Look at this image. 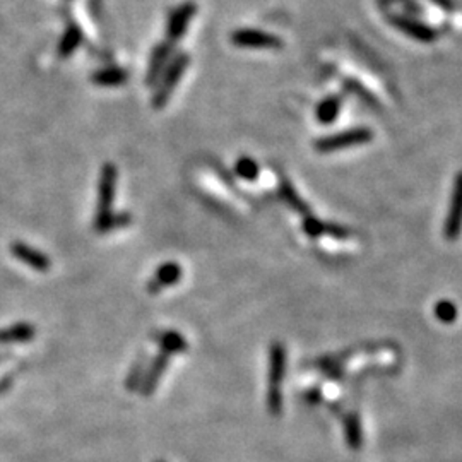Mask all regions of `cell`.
<instances>
[{"label":"cell","mask_w":462,"mask_h":462,"mask_svg":"<svg viewBox=\"0 0 462 462\" xmlns=\"http://www.w3.org/2000/svg\"><path fill=\"white\" fill-rule=\"evenodd\" d=\"M286 375V347L283 342H272L269 347V387H267V409L278 416L283 411V380Z\"/></svg>","instance_id":"6da1fadb"},{"label":"cell","mask_w":462,"mask_h":462,"mask_svg":"<svg viewBox=\"0 0 462 462\" xmlns=\"http://www.w3.org/2000/svg\"><path fill=\"white\" fill-rule=\"evenodd\" d=\"M191 64V57L187 53H180L177 57H173L167 65V69L161 74L160 81H158V88L154 91L153 96V108L161 110L167 106L169 98H172L173 91H175L177 84L180 82L181 76H184L185 70L188 69Z\"/></svg>","instance_id":"7a4b0ae2"},{"label":"cell","mask_w":462,"mask_h":462,"mask_svg":"<svg viewBox=\"0 0 462 462\" xmlns=\"http://www.w3.org/2000/svg\"><path fill=\"white\" fill-rule=\"evenodd\" d=\"M372 139H373L372 129L357 127L351 130H345V132L341 134H334V136H327L323 137V139H319L315 142V149H317L319 153H335V151H342V149L363 146Z\"/></svg>","instance_id":"3957f363"},{"label":"cell","mask_w":462,"mask_h":462,"mask_svg":"<svg viewBox=\"0 0 462 462\" xmlns=\"http://www.w3.org/2000/svg\"><path fill=\"white\" fill-rule=\"evenodd\" d=\"M118 181V169L115 165L105 163L101 167L100 180H98V203H96V216L94 219L103 218L108 212H112L113 199H115Z\"/></svg>","instance_id":"277c9868"},{"label":"cell","mask_w":462,"mask_h":462,"mask_svg":"<svg viewBox=\"0 0 462 462\" xmlns=\"http://www.w3.org/2000/svg\"><path fill=\"white\" fill-rule=\"evenodd\" d=\"M233 45L240 49H255V50H278L283 46V41L272 33H266L260 30H252V27H243V30L233 31L231 34Z\"/></svg>","instance_id":"5b68a950"},{"label":"cell","mask_w":462,"mask_h":462,"mask_svg":"<svg viewBox=\"0 0 462 462\" xmlns=\"http://www.w3.org/2000/svg\"><path fill=\"white\" fill-rule=\"evenodd\" d=\"M462 233V172L454 180L452 197H450L449 214L444 223V235L449 242H454Z\"/></svg>","instance_id":"8992f818"},{"label":"cell","mask_w":462,"mask_h":462,"mask_svg":"<svg viewBox=\"0 0 462 462\" xmlns=\"http://www.w3.org/2000/svg\"><path fill=\"white\" fill-rule=\"evenodd\" d=\"M197 13V6L193 2H184L172 11L167 23V37L169 43L179 41L185 37L193 15Z\"/></svg>","instance_id":"52a82bcc"},{"label":"cell","mask_w":462,"mask_h":462,"mask_svg":"<svg viewBox=\"0 0 462 462\" xmlns=\"http://www.w3.org/2000/svg\"><path fill=\"white\" fill-rule=\"evenodd\" d=\"M181 276H184V271H181L180 264L169 260V262L161 264V266L158 267L156 272L153 274V278L148 281L146 290L151 295H158L160 291H163L165 288L175 286L181 279Z\"/></svg>","instance_id":"ba28073f"},{"label":"cell","mask_w":462,"mask_h":462,"mask_svg":"<svg viewBox=\"0 0 462 462\" xmlns=\"http://www.w3.org/2000/svg\"><path fill=\"white\" fill-rule=\"evenodd\" d=\"M11 254L14 259H18L19 262L26 264L31 269L37 272H49L51 267V260L49 255H45L43 252L37 250V248L30 247V245L23 242H14L11 245Z\"/></svg>","instance_id":"9c48e42d"},{"label":"cell","mask_w":462,"mask_h":462,"mask_svg":"<svg viewBox=\"0 0 462 462\" xmlns=\"http://www.w3.org/2000/svg\"><path fill=\"white\" fill-rule=\"evenodd\" d=\"M169 365V354L167 353H158V357H154L149 361L148 370H146L144 378H142V384L139 387V394L142 397H151L156 390V387L160 385L161 377L167 372Z\"/></svg>","instance_id":"30bf717a"},{"label":"cell","mask_w":462,"mask_h":462,"mask_svg":"<svg viewBox=\"0 0 462 462\" xmlns=\"http://www.w3.org/2000/svg\"><path fill=\"white\" fill-rule=\"evenodd\" d=\"M172 51H173V43H169L168 39L154 46L151 53V60H149L148 72H146V84L148 86L158 84L161 74H163V70L167 69V65L169 64Z\"/></svg>","instance_id":"8fae6325"},{"label":"cell","mask_w":462,"mask_h":462,"mask_svg":"<svg viewBox=\"0 0 462 462\" xmlns=\"http://www.w3.org/2000/svg\"><path fill=\"white\" fill-rule=\"evenodd\" d=\"M392 25L396 26L397 30H401L402 33L408 34V37L418 39V41L432 43L438 38V33L435 30H433V27L426 26L420 21H414V19L402 18V15H394Z\"/></svg>","instance_id":"7c38bea8"},{"label":"cell","mask_w":462,"mask_h":462,"mask_svg":"<svg viewBox=\"0 0 462 462\" xmlns=\"http://www.w3.org/2000/svg\"><path fill=\"white\" fill-rule=\"evenodd\" d=\"M153 341L161 347V353H167L169 357L172 354L185 353L188 349L187 339L180 333H177V331H161V333H156L153 335Z\"/></svg>","instance_id":"4fadbf2b"},{"label":"cell","mask_w":462,"mask_h":462,"mask_svg":"<svg viewBox=\"0 0 462 462\" xmlns=\"http://www.w3.org/2000/svg\"><path fill=\"white\" fill-rule=\"evenodd\" d=\"M37 335V327L27 322H18L14 326L0 329V345H15V342H27Z\"/></svg>","instance_id":"5bb4252c"},{"label":"cell","mask_w":462,"mask_h":462,"mask_svg":"<svg viewBox=\"0 0 462 462\" xmlns=\"http://www.w3.org/2000/svg\"><path fill=\"white\" fill-rule=\"evenodd\" d=\"M134 218L132 214L127 211H120V212H108L103 218L94 219V230L98 233H110L115 230H122V228H127L130 223H132Z\"/></svg>","instance_id":"9a60e30c"},{"label":"cell","mask_w":462,"mask_h":462,"mask_svg":"<svg viewBox=\"0 0 462 462\" xmlns=\"http://www.w3.org/2000/svg\"><path fill=\"white\" fill-rule=\"evenodd\" d=\"M82 43V31L76 23H70L69 26L65 27L64 34H62L60 41H58L57 46V53L58 57L62 58H69L70 55L76 51Z\"/></svg>","instance_id":"2e32d148"},{"label":"cell","mask_w":462,"mask_h":462,"mask_svg":"<svg viewBox=\"0 0 462 462\" xmlns=\"http://www.w3.org/2000/svg\"><path fill=\"white\" fill-rule=\"evenodd\" d=\"M129 79L127 70L122 67H105V69L96 70L91 76V81L96 86H105V88H113V86L125 84Z\"/></svg>","instance_id":"e0dca14e"},{"label":"cell","mask_w":462,"mask_h":462,"mask_svg":"<svg viewBox=\"0 0 462 462\" xmlns=\"http://www.w3.org/2000/svg\"><path fill=\"white\" fill-rule=\"evenodd\" d=\"M148 365H149V357L146 353H141L139 357L136 358V361L132 363L127 377H125V389H127L129 392H136V390H139L142 378H144L146 370H148Z\"/></svg>","instance_id":"ac0fdd59"},{"label":"cell","mask_w":462,"mask_h":462,"mask_svg":"<svg viewBox=\"0 0 462 462\" xmlns=\"http://www.w3.org/2000/svg\"><path fill=\"white\" fill-rule=\"evenodd\" d=\"M303 231H305L308 236H312V238H319V236L326 235V233H333V235H335V236H346L347 235L346 230L331 226V224H326V223H322V221L310 218V216H308V218H305V221H303Z\"/></svg>","instance_id":"d6986e66"},{"label":"cell","mask_w":462,"mask_h":462,"mask_svg":"<svg viewBox=\"0 0 462 462\" xmlns=\"http://www.w3.org/2000/svg\"><path fill=\"white\" fill-rule=\"evenodd\" d=\"M341 110V98L329 96L317 106V120L321 124H333Z\"/></svg>","instance_id":"ffe728a7"},{"label":"cell","mask_w":462,"mask_h":462,"mask_svg":"<svg viewBox=\"0 0 462 462\" xmlns=\"http://www.w3.org/2000/svg\"><path fill=\"white\" fill-rule=\"evenodd\" d=\"M279 191H281V195H283V199L286 200V204L291 205L296 212H302V214H308V212H310V207L303 203L302 197L298 195V192L295 191L293 185H291L290 181L283 180L281 188H279Z\"/></svg>","instance_id":"44dd1931"},{"label":"cell","mask_w":462,"mask_h":462,"mask_svg":"<svg viewBox=\"0 0 462 462\" xmlns=\"http://www.w3.org/2000/svg\"><path fill=\"white\" fill-rule=\"evenodd\" d=\"M346 426V440L349 444V447L353 449H359L361 447V425H359V420L357 414H349L345 421Z\"/></svg>","instance_id":"7402d4cb"},{"label":"cell","mask_w":462,"mask_h":462,"mask_svg":"<svg viewBox=\"0 0 462 462\" xmlns=\"http://www.w3.org/2000/svg\"><path fill=\"white\" fill-rule=\"evenodd\" d=\"M235 172L240 179L247 180V181H254L257 177H259V165L255 163L252 158L248 156H242L235 165Z\"/></svg>","instance_id":"603a6c76"},{"label":"cell","mask_w":462,"mask_h":462,"mask_svg":"<svg viewBox=\"0 0 462 462\" xmlns=\"http://www.w3.org/2000/svg\"><path fill=\"white\" fill-rule=\"evenodd\" d=\"M435 315L440 322L452 323L457 319V315H459V312H457V307L454 305L452 302L442 300V302H438L435 305Z\"/></svg>","instance_id":"cb8c5ba5"},{"label":"cell","mask_w":462,"mask_h":462,"mask_svg":"<svg viewBox=\"0 0 462 462\" xmlns=\"http://www.w3.org/2000/svg\"><path fill=\"white\" fill-rule=\"evenodd\" d=\"M11 384H13V375H6V377L0 378V394L6 392L9 389Z\"/></svg>","instance_id":"d4e9b609"},{"label":"cell","mask_w":462,"mask_h":462,"mask_svg":"<svg viewBox=\"0 0 462 462\" xmlns=\"http://www.w3.org/2000/svg\"><path fill=\"white\" fill-rule=\"evenodd\" d=\"M385 2H394V0H385Z\"/></svg>","instance_id":"484cf974"},{"label":"cell","mask_w":462,"mask_h":462,"mask_svg":"<svg viewBox=\"0 0 462 462\" xmlns=\"http://www.w3.org/2000/svg\"><path fill=\"white\" fill-rule=\"evenodd\" d=\"M158 462H163V461H158Z\"/></svg>","instance_id":"4316f807"}]
</instances>
